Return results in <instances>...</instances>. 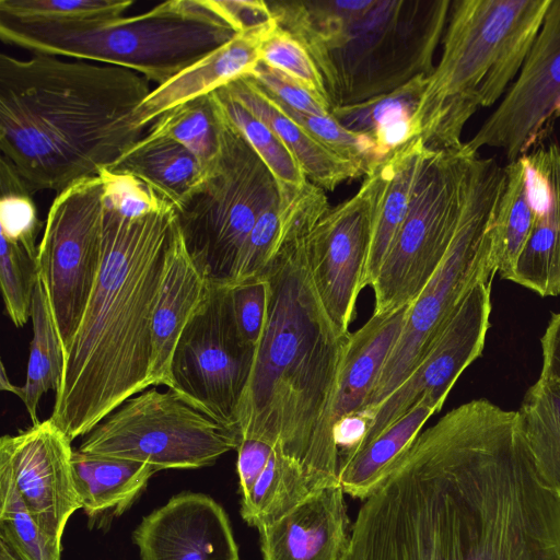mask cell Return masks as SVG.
I'll use <instances>...</instances> for the list:
<instances>
[{
    "mask_svg": "<svg viewBox=\"0 0 560 560\" xmlns=\"http://www.w3.org/2000/svg\"><path fill=\"white\" fill-rule=\"evenodd\" d=\"M340 560H560V494L518 410L472 399L420 432L363 500Z\"/></svg>",
    "mask_w": 560,
    "mask_h": 560,
    "instance_id": "cell-1",
    "label": "cell"
},
{
    "mask_svg": "<svg viewBox=\"0 0 560 560\" xmlns=\"http://www.w3.org/2000/svg\"><path fill=\"white\" fill-rule=\"evenodd\" d=\"M280 246L262 272L270 285L237 427L298 465L318 488L339 483L334 408L350 332L326 313L311 277L306 241L316 222L299 209L280 212Z\"/></svg>",
    "mask_w": 560,
    "mask_h": 560,
    "instance_id": "cell-2",
    "label": "cell"
},
{
    "mask_svg": "<svg viewBox=\"0 0 560 560\" xmlns=\"http://www.w3.org/2000/svg\"><path fill=\"white\" fill-rule=\"evenodd\" d=\"M176 223L173 207L129 219L103 205L100 273L49 417L71 442L152 386V323Z\"/></svg>",
    "mask_w": 560,
    "mask_h": 560,
    "instance_id": "cell-3",
    "label": "cell"
},
{
    "mask_svg": "<svg viewBox=\"0 0 560 560\" xmlns=\"http://www.w3.org/2000/svg\"><path fill=\"white\" fill-rule=\"evenodd\" d=\"M148 82L112 65L1 54V155L32 194L96 176L144 136L132 119Z\"/></svg>",
    "mask_w": 560,
    "mask_h": 560,
    "instance_id": "cell-4",
    "label": "cell"
},
{
    "mask_svg": "<svg viewBox=\"0 0 560 560\" xmlns=\"http://www.w3.org/2000/svg\"><path fill=\"white\" fill-rule=\"evenodd\" d=\"M551 0H456L439 63L413 115L429 150L460 145L467 121L494 105L517 77Z\"/></svg>",
    "mask_w": 560,
    "mask_h": 560,
    "instance_id": "cell-5",
    "label": "cell"
},
{
    "mask_svg": "<svg viewBox=\"0 0 560 560\" xmlns=\"http://www.w3.org/2000/svg\"><path fill=\"white\" fill-rule=\"evenodd\" d=\"M236 34L208 0H170L139 15L84 25H30L0 18V38L8 45L122 67L158 85Z\"/></svg>",
    "mask_w": 560,
    "mask_h": 560,
    "instance_id": "cell-6",
    "label": "cell"
},
{
    "mask_svg": "<svg viewBox=\"0 0 560 560\" xmlns=\"http://www.w3.org/2000/svg\"><path fill=\"white\" fill-rule=\"evenodd\" d=\"M450 0H374L372 7L308 50L330 107L361 103L430 75L451 12Z\"/></svg>",
    "mask_w": 560,
    "mask_h": 560,
    "instance_id": "cell-7",
    "label": "cell"
},
{
    "mask_svg": "<svg viewBox=\"0 0 560 560\" xmlns=\"http://www.w3.org/2000/svg\"><path fill=\"white\" fill-rule=\"evenodd\" d=\"M505 185V168L476 153L466 177L459 222L441 265L409 305L402 330L361 411H373L417 365L450 315L479 282L498 273L490 225Z\"/></svg>",
    "mask_w": 560,
    "mask_h": 560,
    "instance_id": "cell-8",
    "label": "cell"
},
{
    "mask_svg": "<svg viewBox=\"0 0 560 560\" xmlns=\"http://www.w3.org/2000/svg\"><path fill=\"white\" fill-rule=\"evenodd\" d=\"M215 100L221 152L202 186L177 212L187 252L213 284L230 285L244 242L258 218L280 201L279 186L264 161Z\"/></svg>",
    "mask_w": 560,
    "mask_h": 560,
    "instance_id": "cell-9",
    "label": "cell"
},
{
    "mask_svg": "<svg viewBox=\"0 0 560 560\" xmlns=\"http://www.w3.org/2000/svg\"><path fill=\"white\" fill-rule=\"evenodd\" d=\"M476 153L466 142L427 151L407 215L387 253L374 291V312L410 305L444 259L457 230L465 184Z\"/></svg>",
    "mask_w": 560,
    "mask_h": 560,
    "instance_id": "cell-10",
    "label": "cell"
},
{
    "mask_svg": "<svg viewBox=\"0 0 560 560\" xmlns=\"http://www.w3.org/2000/svg\"><path fill=\"white\" fill-rule=\"evenodd\" d=\"M241 442L237 428L217 422L175 389H145L112 411L79 451L150 464L162 469L213 465Z\"/></svg>",
    "mask_w": 560,
    "mask_h": 560,
    "instance_id": "cell-11",
    "label": "cell"
},
{
    "mask_svg": "<svg viewBox=\"0 0 560 560\" xmlns=\"http://www.w3.org/2000/svg\"><path fill=\"white\" fill-rule=\"evenodd\" d=\"M102 196L98 175L58 192L38 244L37 273L46 285L63 351L77 331L101 269Z\"/></svg>",
    "mask_w": 560,
    "mask_h": 560,
    "instance_id": "cell-12",
    "label": "cell"
},
{
    "mask_svg": "<svg viewBox=\"0 0 560 560\" xmlns=\"http://www.w3.org/2000/svg\"><path fill=\"white\" fill-rule=\"evenodd\" d=\"M255 350L236 326L230 285L210 283L177 341L170 388L217 422L238 429L237 410Z\"/></svg>",
    "mask_w": 560,
    "mask_h": 560,
    "instance_id": "cell-13",
    "label": "cell"
},
{
    "mask_svg": "<svg viewBox=\"0 0 560 560\" xmlns=\"http://www.w3.org/2000/svg\"><path fill=\"white\" fill-rule=\"evenodd\" d=\"M491 284L492 280L477 283L459 302L410 374L373 411L370 430L353 456L423 397L444 405L460 374L482 353L490 328Z\"/></svg>",
    "mask_w": 560,
    "mask_h": 560,
    "instance_id": "cell-14",
    "label": "cell"
},
{
    "mask_svg": "<svg viewBox=\"0 0 560 560\" xmlns=\"http://www.w3.org/2000/svg\"><path fill=\"white\" fill-rule=\"evenodd\" d=\"M560 116V0H551L541 28L513 83L495 110L467 141L516 161L536 143L546 125Z\"/></svg>",
    "mask_w": 560,
    "mask_h": 560,
    "instance_id": "cell-15",
    "label": "cell"
},
{
    "mask_svg": "<svg viewBox=\"0 0 560 560\" xmlns=\"http://www.w3.org/2000/svg\"><path fill=\"white\" fill-rule=\"evenodd\" d=\"M372 179L366 174L351 198L330 210L307 235V262L317 294L343 332L364 287L371 238Z\"/></svg>",
    "mask_w": 560,
    "mask_h": 560,
    "instance_id": "cell-16",
    "label": "cell"
},
{
    "mask_svg": "<svg viewBox=\"0 0 560 560\" xmlns=\"http://www.w3.org/2000/svg\"><path fill=\"white\" fill-rule=\"evenodd\" d=\"M73 451L70 439L50 418L0 440V463L10 469L39 529L59 548L68 521L82 509Z\"/></svg>",
    "mask_w": 560,
    "mask_h": 560,
    "instance_id": "cell-17",
    "label": "cell"
},
{
    "mask_svg": "<svg viewBox=\"0 0 560 560\" xmlns=\"http://www.w3.org/2000/svg\"><path fill=\"white\" fill-rule=\"evenodd\" d=\"M140 560H240L229 516L211 497L182 492L132 534Z\"/></svg>",
    "mask_w": 560,
    "mask_h": 560,
    "instance_id": "cell-18",
    "label": "cell"
},
{
    "mask_svg": "<svg viewBox=\"0 0 560 560\" xmlns=\"http://www.w3.org/2000/svg\"><path fill=\"white\" fill-rule=\"evenodd\" d=\"M534 223L512 282L540 296L560 294V144L549 142L521 156Z\"/></svg>",
    "mask_w": 560,
    "mask_h": 560,
    "instance_id": "cell-19",
    "label": "cell"
},
{
    "mask_svg": "<svg viewBox=\"0 0 560 560\" xmlns=\"http://www.w3.org/2000/svg\"><path fill=\"white\" fill-rule=\"evenodd\" d=\"M340 483L313 492L279 520L258 528L264 560H340L351 536Z\"/></svg>",
    "mask_w": 560,
    "mask_h": 560,
    "instance_id": "cell-20",
    "label": "cell"
},
{
    "mask_svg": "<svg viewBox=\"0 0 560 560\" xmlns=\"http://www.w3.org/2000/svg\"><path fill=\"white\" fill-rule=\"evenodd\" d=\"M277 26L272 18L261 25L238 33L223 46L158 85L136 109L133 127L143 131L168 109L250 74L260 61L264 40Z\"/></svg>",
    "mask_w": 560,
    "mask_h": 560,
    "instance_id": "cell-21",
    "label": "cell"
},
{
    "mask_svg": "<svg viewBox=\"0 0 560 560\" xmlns=\"http://www.w3.org/2000/svg\"><path fill=\"white\" fill-rule=\"evenodd\" d=\"M209 288L210 282L189 256L176 223L152 323V386L171 387V362L177 341Z\"/></svg>",
    "mask_w": 560,
    "mask_h": 560,
    "instance_id": "cell-22",
    "label": "cell"
},
{
    "mask_svg": "<svg viewBox=\"0 0 560 560\" xmlns=\"http://www.w3.org/2000/svg\"><path fill=\"white\" fill-rule=\"evenodd\" d=\"M428 148L415 137L372 166L371 238L364 287H371L407 215Z\"/></svg>",
    "mask_w": 560,
    "mask_h": 560,
    "instance_id": "cell-23",
    "label": "cell"
},
{
    "mask_svg": "<svg viewBox=\"0 0 560 560\" xmlns=\"http://www.w3.org/2000/svg\"><path fill=\"white\" fill-rule=\"evenodd\" d=\"M224 88L281 139L313 185L334 190L342 182L365 176L360 166L329 150L281 110L250 77H241Z\"/></svg>",
    "mask_w": 560,
    "mask_h": 560,
    "instance_id": "cell-24",
    "label": "cell"
},
{
    "mask_svg": "<svg viewBox=\"0 0 560 560\" xmlns=\"http://www.w3.org/2000/svg\"><path fill=\"white\" fill-rule=\"evenodd\" d=\"M408 307L373 314L350 332L335 399L334 427L364 407L402 330Z\"/></svg>",
    "mask_w": 560,
    "mask_h": 560,
    "instance_id": "cell-25",
    "label": "cell"
},
{
    "mask_svg": "<svg viewBox=\"0 0 560 560\" xmlns=\"http://www.w3.org/2000/svg\"><path fill=\"white\" fill-rule=\"evenodd\" d=\"M108 168L135 175L176 212L208 176L199 161L182 144L166 138L144 136Z\"/></svg>",
    "mask_w": 560,
    "mask_h": 560,
    "instance_id": "cell-26",
    "label": "cell"
},
{
    "mask_svg": "<svg viewBox=\"0 0 560 560\" xmlns=\"http://www.w3.org/2000/svg\"><path fill=\"white\" fill-rule=\"evenodd\" d=\"M72 465L82 509L92 518L118 516L160 469L150 464L73 451Z\"/></svg>",
    "mask_w": 560,
    "mask_h": 560,
    "instance_id": "cell-27",
    "label": "cell"
},
{
    "mask_svg": "<svg viewBox=\"0 0 560 560\" xmlns=\"http://www.w3.org/2000/svg\"><path fill=\"white\" fill-rule=\"evenodd\" d=\"M428 75L421 74L402 86L368 101L330 108V115L346 129L371 138L386 158L415 138L413 115Z\"/></svg>",
    "mask_w": 560,
    "mask_h": 560,
    "instance_id": "cell-28",
    "label": "cell"
},
{
    "mask_svg": "<svg viewBox=\"0 0 560 560\" xmlns=\"http://www.w3.org/2000/svg\"><path fill=\"white\" fill-rule=\"evenodd\" d=\"M33 338L30 343L26 378L23 386L12 384L1 363L0 387L16 395L24 404L32 423H37V410L40 398L48 390H58L63 364L65 351L59 338L46 285L37 273L31 313Z\"/></svg>",
    "mask_w": 560,
    "mask_h": 560,
    "instance_id": "cell-29",
    "label": "cell"
},
{
    "mask_svg": "<svg viewBox=\"0 0 560 560\" xmlns=\"http://www.w3.org/2000/svg\"><path fill=\"white\" fill-rule=\"evenodd\" d=\"M442 406L423 397L411 410L384 430L339 470L345 493L365 500L385 480L394 463Z\"/></svg>",
    "mask_w": 560,
    "mask_h": 560,
    "instance_id": "cell-30",
    "label": "cell"
},
{
    "mask_svg": "<svg viewBox=\"0 0 560 560\" xmlns=\"http://www.w3.org/2000/svg\"><path fill=\"white\" fill-rule=\"evenodd\" d=\"M504 168L505 185L490 225V237L497 270L501 278L511 281L530 234L534 212L521 158L509 162Z\"/></svg>",
    "mask_w": 560,
    "mask_h": 560,
    "instance_id": "cell-31",
    "label": "cell"
},
{
    "mask_svg": "<svg viewBox=\"0 0 560 560\" xmlns=\"http://www.w3.org/2000/svg\"><path fill=\"white\" fill-rule=\"evenodd\" d=\"M518 412L540 477L560 494V383L539 376Z\"/></svg>",
    "mask_w": 560,
    "mask_h": 560,
    "instance_id": "cell-32",
    "label": "cell"
},
{
    "mask_svg": "<svg viewBox=\"0 0 560 560\" xmlns=\"http://www.w3.org/2000/svg\"><path fill=\"white\" fill-rule=\"evenodd\" d=\"M318 489L298 465L275 450L249 492L241 499V515L258 529L282 517Z\"/></svg>",
    "mask_w": 560,
    "mask_h": 560,
    "instance_id": "cell-33",
    "label": "cell"
},
{
    "mask_svg": "<svg viewBox=\"0 0 560 560\" xmlns=\"http://www.w3.org/2000/svg\"><path fill=\"white\" fill-rule=\"evenodd\" d=\"M144 137L176 141L209 174L221 152L220 116L212 93L168 109L154 120Z\"/></svg>",
    "mask_w": 560,
    "mask_h": 560,
    "instance_id": "cell-34",
    "label": "cell"
},
{
    "mask_svg": "<svg viewBox=\"0 0 560 560\" xmlns=\"http://www.w3.org/2000/svg\"><path fill=\"white\" fill-rule=\"evenodd\" d=\"M231 122L259 155L276 178L279 191L301 188L306 177L281 139L259 118L234 100L225 88L213 92Z\"/></svg>",
    "mask_w": 560,
    "mask_h": 560,
    "instance_id": "cell-35",
    "label": "cell"
},
{
    "mask_svg": "<svg viewBox=\"0 0 560 560\" xmlns=\"http://www.w3.org/2000/svg\"><path fill=\"white\" fill-rule=\"evenodd\" d=\"M132 4V0H0V18L30 25H84L120 18Z\"/></svg>",
    "mask_w": 560,
    "mask_h": 560,
    "instance_id": "cell-36",
    "label": "cell"
},
{
    "mask_svg": "<svg viewBox=\"0 0 560 560\" xmlns=\"http://www.w3.org/2000/svg\"><path fill=\"white\" fill-rule=\"evenodd\" d=\"M0 539L21 560H61V549L39 529L10 469L0 463Z\"/></svg>",
    "mask_w": 560,
    "mask_h": 560,
    "instance_id": "cell-37",
    "label": "cell"
},
{
    "mask_svg": "<svg viewBox=\"0 0 560 560\" xmlns=\"http://www.w3.org/2000/svg\"><path fill=\"white\" fill-rule=\"evenodd\" d=\"M0 235L23 245L37 258L36 237L42 228L32 192L12 164L0 158Z\"/></svg>",
    "mask_w": 560,
    "mask_h": 560,
    "instance_id": "cell-38",
    "label": "cell"
},
{
    "mask_svg": "<svg viewBox=\"0 0 560 560\" xmlns=\"http://www.w3.org/2000/svg\"><path fill=\"white\" fill-rule=\"evenodd\" d=\"M268 95L281 110L294 119L317 141L341 158L360 166L365 175L374 164L384 159L371 138L346 129L331 115L316 116L301 113L280 102L270 93Z\"/></svg>",
    "mask_w": 560,
    "mask_h": 560,
    "instance_id": "cell-39",
    "label": "cell"
},
{
    "mask_svg": "<svg viewBox=\"0 0 560 560\" xmlns=\"http://www.w3.org/2000/svg\"><path fill=\"white\" fill-rule=\"evenodd\" d=\"M36 278V257L23 245L1 236V291L7 314L16 327L24 326L31 318Z\"/></svg>",
    "mask_w": 560,
    "mask_h": 560,
    "instance_id": "cell-40",
    "label": "cell"
},
{
    "mask_svg": "<svg viewBox=\"0 0 560 560\" xmlns=\"http://www.w3.org/2000/svg\"><path fill=\"white\" fill-rule=\"evenodd\" d=\"M260 61L289 75L329 104L323 78L311 55L279 25L264 40Z\"/></svg>",
    "mask_w": 560,
    "mask_h": 560,
    "instance_id": "cell-41",
    "label": "cell"
},
{
    "mask_svg": "<svg viewBox=\"0 0 560 560\" xmlns=\"http://www.w3.org/2000/svg\"><path fill=\"white\" fill-rule=\"evenodd\" d=\"M97 175L103 183V205L122 217L143 218L172 207L147 184L128 172L102 168Z\"/></svg>",
    "mask_w": 560,
    "mask_h": 560,
    "instance_id": "cell-42",
    "label": "cell"
},
{
    "mask_svg": "<svg viewBox=\"0 0 560 560\" xmlns=\"http://www.w3.org/2000/svg\"><path fill=\"white\" fill-rule=\"evenodd\" d=\"M279 203L258 218L242 246L230 285L260 276L273 259L281 237Z\"/></svg>",
    "mask_w": 560,
    "mask_h": 560,
    "instance_id": "cell-43",
    "label": "cell"
},
{
    "mask_svg": "<svg viewBox=\"0 0 560 560\" xmlns=\"http://www.w3.org/2000/svg\"><path fill=\"white\" fill-rule=\"evenodd\" d=\"M234 319L242 337L254 347L265 329L270 300V285L265 273L230 285Z\"/></svg>",
    "mask_w": 560,
    "mask_h": 560,
    "instance_id": "cell-44",
    "label": "cell"
},
{
    "mask_svg": "<svg viewBox=\"0 0 560 560\" xmlns=\"http://www.w3.org/2000/svg\"><path fill=\"white\" fill-rule=\"evenodd\" d=\"M264 90L291 108L316 116H330V105L283 72L259 61L248 74Z\"/></svg>",
    "mask_w": 560,
    "mask_h": 560,
    "instance_id": "cell-45",
    "label": "cell"
},
{
    "mask_svg": "<svg viewBox=\"0 0 560 560\" xmlns=\"http://www.w3.org/2000/svg\"><path fill=\"white\" fill-rule=\"evenodd\" d=\"M208 2L236 33L261 25L273 18L268 2L262 0H208Z\"/></svg>",
    "mask_w": 560,
    "mask_h": 560,
    "instance_id": "cell-46",
    "label": "cell"
},
{
    "mask_svg": "<svg viewBox=\"0 0 560 560\" xmlns=\"http://www.w3.org/2000/svg\"><path fill=\"white\" fill-rule=\"evenodd\" d=\"M236 469L241 497H245L264 470L275 448L259 440L242 439L237 448Z\"/></svg>",
    "mask_w": 560,
    "mask_h": 560,
    "instance_id": "cell-47",
    "label": "cell"
},
{
    "mask_svg": "<svg viewBox=\"0 0 560 560\" xmlns=\"http://www.w3.org/2000/svg\"><path fill=\"white\" fill-rule=\"evenodd\" d=\"M540 343L542 368L539 376L560 383V312L551 314Z\"/></svg>",
    "mask_w": 560,
    "mask_h": 560,
    "instance_id": "cell-48",
    "label": "cell"
},
{
    "mask_svg": "<svg viewBox=\"0 0 560 560\" xmlns=\"http://www.w3.org/2000/svg\"><path fill=\"white\" fill-rule=\"evenodd\" d=\"M0 560H21L2 539H0Z\"/></svg>",
    "mask_w": 560,
    "mask_h": 560,
    "instance_id": "cell-49",
    "label": "cell"
}]
</instances>
